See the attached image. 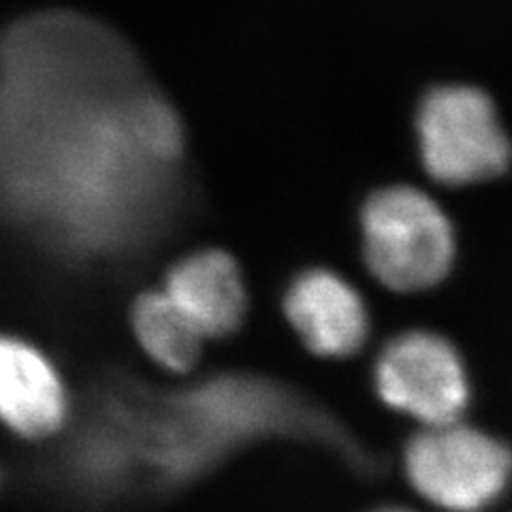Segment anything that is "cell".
I'll use <instances>...</instances> for the list:
<instances>
[{
  "mask_svg": "<svg viewBox=\"0 0 512 512\" xmlns=\"http://www.w3.org/2000/svg\"><path fill=\"white\" fill-rule=\"evenodd\" d=\"M163 291L203 340L227 338L244 323L248 293L242 269L229 252L201 250L175 263Z\"/></svg>",
  "mask_w": 512,
  "mask_h": 512,
  "instance_id": "52a82bcc",
  "label": "cell"
},
{
  "mask_svg": "<svg viewBox=\"0 0 512 512\" xmlns=\"http://www.w3.org/2000/svg\"><path fill=\"white\" fill-rule=\"evenodd\" d=\"M361 237L372 276L397 293L427 291L455 263L451 220L427 192L414 186L376 190L361 210Z\"/></svg>",
  "mask_w": 512,
  "mask_h": 512,
  "instance_id": "7a4b0ae2",
  "label": "cell"
},
{
  "mask_svg": "<svg viewBox=\"0 0 512 512\" xmlns=\"http://www.w3.org/2000/svg\"><path fill=\"white\" fill-rule=\"evenodd\" d=\"M376 393L421 427L459 421L472 399L468 365L444 335L412 329L382 346L374 365Z\"/></svg>",
  "mask_w": 512,
  "mask_h": 512,
  "instance_id": "5b68a950",
  "label": "cell"
},
{
  "mask_svg": "<svg viewBox=\"0 0 512 512\" xmlns=\"http://www.w3.org/2000/svg\"><path fill=\"white\" fill-rule=\"evenodd\" d=\"M67 414L64 387L37 348L0 335V421L26 438L56 431Z\"/></svg>",
  "mask_w": 512,
  "mask_h": 512,
  "instance_id": "ba28073f",
  "label": "cell"
},
{
  "mask_svg": "<svg viewBox=\"0 0 512 512\" xmlns=\"http://www.w3.org/2000/svg\"><path fill=\"white\" fill-rule=\"evenodd\" d=\"M425 171L440 184L468 186L498 178L512 160V143L489 94L474 86L431 90L416 114Z\"/></svg>",
  "mask_w": 512,
  "mask_h": 512,
  "instance_id": "3957f363",
  "label": "cell"
},
{
  "mask_svg": "<svg viewBox=\"0 0 512 512\" xmlns=\"http://www.w3.org/2000/svg\"><path fill=\"white\" fill-rule=\"evenodd\" d=\"M404 468L427 502L448 512H480L506 491L512 451L483 429L451 421L412 436Z\"/></svg>",
  "mask_w": 512,
  "mask_h": 512,
  "instance_id": "277c9868",
  "label": "cell"
},
{
  "mask_svg": "<svg viewBox=\"0 0 512 512\" xmlns=\"http://www.w3.org/2000/svg\"><path fill=\"white\" fill-rule=\"evenodd\" d=\"M133 329L141 348L165 370L186 372L199 361L203 335L165 291L139 297L133 308Z\"/></svg>",
  "mask_w": 512,
  "mask_h": 512,
  "instance_id": "9c48e42d",
  "label": "cell"
},
{
  "mask_svg": "<svg viewBox=\"0 0 512 512\" xmlns=\"http://www.w3.org/2000/svg\"><path fill=\"white\" fill-rule=\"evenodd\" d=\"M124 69L118 43L79 15H37L7 32L0 210L64 246L111 242L135 171L182 152L163 99L120 96Z\"/></svg>",
  "mask_w": 512,
  "mask_h": 512,
  "instance_id": "6da1fadb",
  "label": "cell"
},
{
  "mask_svg": "<svg viewBox=\"0 0 512 512\" xmlns=\"http://www.w3.org/2000/svg\"><path fill=\"white\" fill-rule=\"evenodd\" d=\"M284 314L297 338L323 359H348L370 338V312L361 293L338 271H301L284 293Z\"/></svg>",
  "mask_w": 512,
  "mask_h": 512,
  "instance_id": "8992f818",
  "label": "cell"
},
{
  "mask_svg": "<svg viewBox=\"0 0 512 512\" xmlns=\"http://www.w3.org/2000/svg\"><path fill=\"white\" fill-rule=\"evenodd\" d=\"M376 512H410V510H404V508H384V510H376Z\"/></svg>",
  "mask_w": 512,
  "mask_h": 512,
  "instance_id": "30bf717a",
  "label": "cell"
}]
</instances>
